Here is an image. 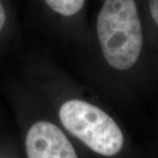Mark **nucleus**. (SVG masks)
I'll return each instance as SVG.
<instances>
[{
	"mask_svg": "<svg viewBox=\"0 0 158 158\" xmlns=\"http://www.w3.org/2000/svg\"><path fill=\"white\" fill-rule=\"evenodd\" d=\"M100 71L116 85L128 87L143 74L147 62L144 34L135 0H105L96 19Z\"/></svg>",
	"mask_w": 158,
	"mask_h": 158,
	"instance_id": "nucleus-2",
	"label": "nucleus"
},
{
	"mask_svg": "<svg viewBox=\"0 0 158 158\" xmlns=\"http://www.w3.org/2000/svg\"><path fill=\"white\" fill-rule=\"evenodd\" d=\"M20 123L27 158H79L72 138L29 87L20 98Z\"/></svg>",
	"mask_w": 158,
	"mask_h": 158,
	"instance_id": "nucleus-3",
	"label": "nucleus"
},
{
	"mask_svg": "<svg viewBox=\"0 0 158 158\" xmlns=\"http://www.w3.org/2000/svg\"><path fill=\"white\" fill-rule=\"evenodd\" d=\"M28 87L73 140L104 157L123 151L127 136L119 120L53 63L29 62Z\"/></svg>",
	"mask_w": 158,
	"mask_h": 158,
	"instance_id": "nucleus-1",
	"label": "nucleus"
},
{
	"mask_svg": "<svg viewBox=\"0 0 158 158\" xmlns=\"http://www.w3.org/2000/svg\"><path fill=\"white\" fill-rule=\"evenodd\" d=\"M148 9L151 19L158 29V0H148Z\"/></svg>",
	"mask_w": 158,
	"mask_h": 158,
	"instance_id": "nucleus-5",
	"label": "nucleus"
},
{
	"mask_svg": "<svg viewBox=\"0 0 158 158\" xmlns=\"http://www.w3.org/2000/svg\"><path fill=\"white\" fill-rule=\"evenodd\" d=\"M86 0H44L51 11L64 18L77 15L84 8Z\"/></svg>",
	"mask_w": 158,
	"mask_h": 158,
	"instance_id": "nucleus-4",
	"label": "nucleus"
},
{
	"mask_svg": "<svg viewBox=\"0 0 158 158\" xmlns=\"http://www.w3.org/2000/svg\"><path fill=\"white\" fill-rule=\"evenodd\" d=\"M6 19H7V14L5 6L2 3V0H0V34L3 32L6 24Z\"/></svg>",
	"mask_w": 158,
	"mask_h": 158,
	"instance_id": "nucleus-6",
	"label": "nucleus"
}]
</instances>
